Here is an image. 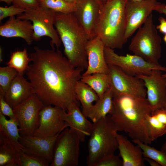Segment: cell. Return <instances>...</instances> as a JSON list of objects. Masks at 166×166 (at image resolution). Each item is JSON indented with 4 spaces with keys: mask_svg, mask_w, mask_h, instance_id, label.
Instances as JSON below:
<instances>
[{
    "mask_svg": "<svg viewBox=\"0 0 166 166\" xmlns=\"http://www.w3.org/2000/svg\"><path fill=\"white\" fill-rule=\"evenodd\" d=\"M161 150L166 156V137H165V141L161 148Z\"/></svg>",
    "mask_w": 166,
    "mask_h": 166,
    "instance_id": "cell-41",
    "label": "cell"
},
{
    "mask_svg": "<svg viewBox=\"0 0 166 166\" xmlns=\"http://www.w3.org/2000/svg\"><path fill=\"white\" fill-rule=\"evenodd\" d=\"M162 72L154 69L149 75L137 76L144 83L146 98L152 113L159 109H166V77L162 76Z\"/></svg>",
    "mask_w": 166,
    "mask_h": 166,
    "instance_id": "cell-14",
    "label": "cell"
},
{
    "mask_svg": "<svg viewBox=\"0 0 166 166\" xmlns=\"http://www.w3.org/2000/svg\"><path fill=\"white\" fill-rule=\"evenodd\" d=\"M120 157L114 154L107 156L98 160L93 166H123Z\"/></svg>",
    "mask_w": 166,
    "mask_h": 166,
    "instance_id": "cell-33",
    "label": "cell"
},
{
    "mask_svg": "<svg viewBox=\"0 0 166 166\" xmlns=\"http://www.w3.org/2000/svg\"><path fill=\"white\" fill-rule=\"evenodd\" d=\"M126 2L124 0H110L101 6L95 34L105 47L121 49L127 41L125 38Z\"/></svg>",
    "mask_w": 166,
    "mask_h": 166,
    "instance_id": "cell-4",
    "label": "cell"
},
{
    "mask_svg": "<svg viewBox=\"0 0 166 166\" xmlns=\"http://www.w3.org/2000/svg\"><path fill=\"white\" fill-rule=\"evenodd\" d=\"M54 26L63 45L66 57L75 67L86 69V47L90 39L73 13L56 12Z\"/></svg>",
    "mask_w": 166,
    "mask_h": 166,
    "instance_id": "cell-3",
    "label": "cell"
},
{
    "mask_svg": "<svg viewBox=\"0 0 166 166\" xmlns=\"http://www.w3.org/2000/svg\"><path fill=\"white\" fill-rule=\"evenodd\" d=\"M162 75L163 77H166V73L164 74H162Z\"/></svg>",
    "mask_w": 166,
    "mask_h": 166,
    "instance_id": "cell-48",
    "label": "cell"
},
{
    "mask_svg": "<svg viewBox=\"0 0 166 166\" xmlns=\"http://www.w3.org/2000/svg\"><path fill=\"white\" fill-rule=\"evenodd\" d=\"M147 126L148 135L152 142L166 134V124L152 114L147 118Z\"/></svg>",
    "mask_w": 166,
    "mask_h": 166,
    "instance_id": "cell-28",
    "label": "cell"
},
{
    "mask_svg": "<svg viewBox=\"0 0 166 166\" xmlns=\"http://www.w3.org/2000/svg\"><path fill=\"white\" fill-rule=\"evenodd\" d=\"M75 92L78 101L82 106V112L87 118L93 103L99 98L96 93L89 85L80 80L76 83Z\"/></svg>",
    "mask_w": 166,
    "mask_h": 166,
    "instance_id": "cell-23",
    "label": "cell"
},
{
    "mask_svg": "<svg viewBox=\"0 0 166 166\" xmlns=\"http://www.w3.org/2000/svg\"><path fill=\"white\" fill-rule=\"evenodd\" d=\"M124 0L125 1H140L146 0Z\"/></svg>",
    "mask_w": 166,
    "mask_h": 166,
    "instance_id": "cell-47",
    "label": "cell"
},
{
    "mask_svg": "<svg viewBox=\"0 0 166 166\" xmlns=\"http://www.w3.org/2000/svg\"><path fill=\"white\" fill-rule=\"evenodd\" d=\"M20 166H49V162L42 157L29 154L23 151L19 152Z\"/></svg>",
    "mask_w": 166,
    "mask_h": 166,
    "instance_id": "cell-32",
    "label": "cell"
},
{
    "mask_svg": "<svg viewBox=\"0 0 166 166\" xmlns=\"http://www.w3.org/2000/svg\"><path fill=\"white\" fill-rule=\"evenodd\" d=\"M65 112L57 106L44 105L39 113V126L33 136L42 138L52 137L69 127L63 118Z\"/></svg>",
    "mask_w": 166,
    "mask_h": 166,
    "instance_id": "cell-12",
    "label": "cell"
},
{
    "mask_svg": "<svg viewBox=\"0 0 166 166\" xmlns=\"http://www.w3.org/2000/svg\"><path fill=\"white\" fill-rule=\"evenodd\" d=\"M74 3L73 13L89 39L96 36L95 28L102 5L96 0H75Z\"/></svg>",
    "mask_w": 166,
    "mask_h": 166,
    "instance_id": "cell-15",
    "label": "cell"
},
{
    "mask_svg": "<svg viewBox=\"0 0 166 166\" xmlns=\"http://www.w3.org/2000/svg\"><path fill=\"white\" fill-rule=\"evenodd\" d=\"M158 20L160 24L156 26V28L159 30L160 32L165 34H166V19L160 16Z\"/></svg>",
    "mask_w": 166,
    "mask_h": 166,
    "instance_id": "cell-38",
    "label": "cell"
},
{
    "mask_svg": "<svg viewBox=\"0 0 166 166\" xmlns=\"http://www.w3.org/2000/svg\"><path fill=\"white\" fill-rule=\"evenodd\" d=\"M69 127L58 135L50 166H77L79 163L80 140Z\"/></svg>",
    "mask_w": 166,
    "mask_h": 166,
    "instance_id": "cell-9",
    "label": "cell"
},
{
    "mask_svg": "<svg viewBox=\"0 0 166 166\" xmlns=\"http://www.w3.org/2000/svg\"><path fill=\"white\" fill-rule=\"evenodd\" d=\"M34 49L26 75L44 105L57 106L66 112L72 103L80 105L75 86L84 69L75 67L58 49L35 46Z\"/></svg>",
    "mask_w": 166,
    "mask_h": 166,
    "instance_id": "cell-1",
    "label": "cell"
},
{
    "mask_svg": "<svg viewBox=\"0 0 166 166\" xmlns=\"http://www.w3.org/2000/svg\"><path fill=\"white\" fill-rule=\"evenodd\" d=\"M158 2L157 0L126 1L125 9L126 19L125 38L127 41L144 24L152 14L154 7Z\"/></svg>",
    "mask_w": 166,
    "mask_h": 166,
    "instance_id": "cell-13",
    "label": "cell"
},
{
    "mask_svg": "<svg viewBox=\"0 0 166 166\" xmlns=\"http://www.w3.org/2000/svg\"><path fill=\"white\" fill-rule=\"evenodd\" d=\"M116 137L123 166L145 165L142 150L138 145H134L127 137L118 133Z\"/></svg>",
    "mask_w": 166,
    "mask_h": 166,
    "instance_id": "cell-21",
    "label": "cell"
},
{
    "mask_svg": "<svg viewBox=\"0 0 166 166\" xmlns=\"http://www.w3.org/2000/svg\"><path fill=\"white\" fill-rule=\"evenodd\" d=\"M145 160L151 166H160V165L156 162L151 159L144 157Z\"/></svg>",
    "mask_w": 166,
    "mask_h": 166,
    "instance_id": "cell-40",
    "label": "cell"
},
{
    "mask_svg": "<svg viewBox=\"0 0 166 166\" xmlns=\"http://www.w3.org/2000/svg\"><path fill=\"white\" fill-rule=\"evenodd\" d=\"M59 134L47 138L20 136L19 142L24 148L23 151L24 152L44 158L50 164L53 160L54 147Z\"/></svg>",
    "mask_w": 166,
    "mask_h": 166,
    "instance_id": "cell-16",
    "label": "cell"
},
{
    "mask_svg": "<svg viewBox=\"0 0 166 166\" xmlns=\"http://www.w3.org/2000/svg\"><path fill=\"white\" fill-rule=\"evenodd\" d=\"M30 61L31 60L28 56L27 50L25 48L22 50L12 53L10 59L6 64L9 66L15 69L18 74L23 76L27 70Z\"/></svg>",
    "mask_w": 166,
    "mask_h": 166,
    "instance_id": "cell-27",
    "label": "cell"
},
{
    "mask_svg": "<svg viewBox=\"0 0 166 166\" xmlns=\"http://www.w3.org/2000/svg\"><path fill=\"white\" fill-rule=\"evenodd\" d=\"M41 6L64 13H73L75 10L74 3L64 0H39Z\"/></svg>",
    "mask_w": 166,
    "mask_h": 166,
    "instance_id": "cell-30",
    "label": "cell"
},
{
    "mask_svg": "<svg viewBox=\"0 0 166 166\" xmlns=\"http://www.w3.org/2000/svg\"><path fill=\"white\" fill-rule=\"evenodd\" d=\"M13 5L18 7L29 10L41 6L39 0H13Z\"/></svg>",
    "mask_w": 166,
    "mask_h": 166,
    "instance_id": "cell-36",
    "label": "cell"
},
{
    "mask_svg": "<svg viewBox=\"0 0 166 166\" xmlns=\"http://www.w3.org/2000/svg\"><path fill=\"white\" fill-rule=\"evenodd\" d=\"M104 48V44L98 36L89 40L86 47L88 66L82 75L95 73H107L108 65L105 57Z\"/></svg>",
    "mask_w": 166,
    "mask_h": 166,
    "instance_id": "cell-17",
    "label": "cell"
},
{
    "mask_svg": "<svg viewBox=\"0 0 166 166\" xmlns=\"http://www.w3.org/2000/svg\"><path fill=\"white\" fill-rule=\"evenodd\" d=\"M104 56L108 65L116 66L126 73L134 76L148 75L154 69L166 72V67L149 62L135 54L119 55L113 49L105 46Z\"/></svg>",
    "mask_w": 166,
    "mask_h": 166,
    "instance_id": "cell-8",
    "label": "cell"
},
{
    "mask_svg": "<svg viewBox=\"0 0 166 166\" xmlns=\"http://www.w3.org/2000/svg\"><path fill=\"white\" fill-rule=\"evenodd\" d=\"M19 125L18 122L10 119L7 120L0 113V135L7 138L19 152L23 151L24 148L19 142Z\"/></svg>",
    "mask_w": 166,
    "mask_h": 166,
    "instance_id": "cell-24",
    "label": "cell"
},
{
    "mask_svg": "<svg viewBox=\"0 0 166 166\" xmlns=\"http://www.w3.org/2000/svg\"><path fill=\"white\" fill-rule=\"evenodd\" d=\"M19 152L7 138L0 135V166H20Z\"/></svg>",
    "mask_w": 166,
    "mask_h": 166,
    "instance_id": "cell-25",
    "label": "cell"
},
{
    "mask_svg": "<svg viewBox=\"0 0 166 166\" xmlns=\"http://www.w3.org/2000/svg\"><path fill=\"white\" fill-rule=\"evenodd\" d=\"M152 111L146 98L126 94L113 97L109 114L117 132H124L132 140L147 144L152 142L148 134L147 119Z\"/></svg>",
    "mask_w": 166,
    "mask_h": 166,
    "instance_id": "cell-2",
    "label": "cell"
},
{
    "mask_svg": "<svg viewBox=\"0 0 166 166\" xmlns=\"http://www.w3.org/2000/svg\"><path fill=\"white\" fill-rule=\"evenodd\" d=\"M105 1H108V0H105Z\"/></svg>",
    "mask_w": 166,
    "mask_h": 166,
    "instance_id": "cell-49",
    "label": "cell"
},
{
    "mask_svg": "<svg viewBox=\"0 0 166 166\" xmlns=\"http://www.w3.org/2000/svg\"><path fill=\"white\" fill-rule=\"evenodd\" d=\"M80 80L89 85L99 98L110 88L109 79L107 73H95L91 75H82Z\"/></svg>",
    "mask_w": 166,
    "mask_h": 166,
    "instance_id": "cell-26",
    "label": "cell"
},
{
    "mask_svg": "<svg viewBox=\"0 0 166 166\" xmlns=\"http://www.w3.org/2000/svg\"><path fill=\"white\" fill-rule=\"evenodd\" d=\"M163 40L166 45V34H164L163 37Z\"/></svg>",
    "mask_w": 166,
    "mask_h": 166,
    "instance_id": "cell-46",
    "label": "cell"
},
{
    "mask_svg": "<svg viewBox=\"0 0 166 166\" xmlns=\"http://www.w3.org/2000/svg\"><path fill=\"white\" fill-rule=\"evenodd\" d=\"M26 10L14 5L9 7H0V21L7 17H12L15 15H20Z\"/></svg>",
    "mask_w": 166,
    "mask_h": 166,
    "instance_id": "cell-34",
    "label": "cell"
},
{
    "mask_svg": "<svg viewBox=\"0 0 166 166\" xmlns=\"http://www.w3.org/2000/svg\"><path fill=\"white\" fill-rule=\"evenodd\" d=\"M34 30L30 21L22 20L14 16L9 18L0 26V35L6 38L19 37L23 39L28 45L33 39Z\"/></svg>",
    "mask_w": 166,
    "mask_h": 166,
    "instance_id": "cell-18",
    "label": "cell"
},
{
    "mask_svg": "<svg viewBox=\"0 0 166 166\" xmlns=\"http://www.w3.org/2000/svg\"><path fill=\"white\" fill-rule=\"evenodd\" d=\"M96 0L101 5H102L106 1L105 0Z\"/></svg>",
    "mask_w": 166,
    "mask_h": 166,
    "instance_id": "cell-44",
    "label": "cell"
},
{
    "mask_svg": "<svg viewBox=\"0 0 166 166\" xmlns=\"http://www.w3.org/2000/svg\"><path fill=\"white\" fill-rule=\"evenodd\" d=\"M108 65L107 74L113 97L126 94L146 98V89L141 79L126 73L116 66Z\"/></svg>",
    "mask_w": 166,
    "mask_h": 166,
    "instance_id": "cell-11",
    "label": "cell"
},
{
    "mask_svg": "<svg viewBox=\"0 0 166 166\" xmlns=\"http://www.w3.org/2000/svg\"><path fill=\"white\" fill-rule=\"evenodd\" d=\"M44 105L34 93L13 108L20 136H33L39 126V113Z\"/></svg>",
    "mask_w": 166,
    "mask_h": 166,
    "instance_id": "cell-10",
    "label": "cell"
},
{
    "mask_svg": "<svg viewBox=\"0 0 166 166\" xmlns=\"http://www.w3.org/2000/svg\"><path fill=\"white\" fill-rule=\"evenodd\" d=\"M34 93L31 83L18 73L9 86L4 98L13 109Z\"/></svg>",
    "mask_w": 166,
    "mask_h": 166,
    "instance_id": "cell-20",
    "label": "cell"
},
{
    "mask_svg": "<svg viewBox=\"0 0 166 166\" xmlns=\"http://www.w3.org/2000/svg\"><path fill=\"white\" fill-rule=\"evenodd\" d=\"M164 14L166 16V4L158 2L154 8V10Z\"/></svg>",
    "mask_w": 166,
    "mask_h": 166,
    "instance_id": "cell-39",
    "label": "cell"
},
{
    "mask_svg": "<svg viewBox=\"0 0 166 166\" xmlns=\"http://www.w3.org/2000/svg\"><path fill=\"white\" fill-rule=\"evenodd\" d=\"M151 114L155 116L162 123L166 124V109H157L152 113Z\"/></svg>",
    "mask_w": 166,
    "mask_h": 166,
    "instance_id": "cell-37",
    "label": "cell"
},
{
    "mask_svg": "<svg viewBox=\"0 0 166 166\" xmlns=\"http://www.w3.org/2000/svg\"><path fill=\"white\" fill-rule=\"evenodd\" d=\"M3 61L2 57V48L0 47V61L2 62Z\"/></svg>",
    "mask_w": 166,
    "mask_h": 166,
    "instance_id": "cell-43",
    "label": "cell"
},
{
    "mask_svg": "<svg viewBox=\"0 0 166 166\" xmlns=\"http://www.w3.org/2000/svg\"><path fill=\"white\" fill-rule=\"evenodd\" d=\"M13 0H0V2H4L8 5H10L12 3Z\"/></svg>",
    "mask_w": 166,
    "mask_h": 166,
    "instance_id": "cell-42",
    "label": "cell"
},
{
    "mask_svg": "<svg viewBox=\"0 0 166 166\" xmlns=\"http://www.w3.org/2000/svg\"><path fill=\"white\" fill-rule=\"evenodd\" d=\"M18 73L15 69L8 65L0 67V95L4 96L10 84Z\"/></svg>",
    "mask_w": 166,
    "mask_h": 166,
    "instance_id": "cell-31",
    "label": "cell"
},
{
    "mask_svg": "<svg viewBox=\"0 0 166 166\" xmlns=\"http://www.w3.org/2000/svg\"><path fill=\"white\" fill-rule=\"evenodd\" d=\"M117 132L109 114L93 123L87 143L88 154L86 163L88 166H93L102 158L114 154L118 149L116 137Z\"/></svg>",
    "mask_w": 166,
    "mask_h": 166,
    "instance_id": "cell-5",
    "label": "cell"
},
{
    "mask_svg": "<svg viewBox=\"0 0 166 166\" xmlns=\"http://www.w3.org/2000/svg\"><path fill=\"white\" fill-rule=\"evenodd\" d=\"M161 41L151 14L131 39L128 49L134 54L147 61L159 65L162 52Z\"/></svg>",
    "mask_w": 166,
    "mask_h": 166,
    "instance_id": "cell-6",
    "label": "cell"
},
{
    "mask_svg": "<svg viewBox=\"0 0 166 166\" xmlns=\"http://www.w3.org/2000/svg\"><path fill=\"white\" fill-rule=\"evenodd\" d=\"M80 105L72 103L63 115V118L69 128L79 136L81 142H83L87 136H90L93 123L87 120L79 108Z\"/></svg>",
    "mask_w": 166,
    "mask_h": 166,
    "instance_id": "cell-19",
    "label": "cell"
},
{
    "mask_svg": "<svg viewBox=\"0 0 166 166\" xmlns=\"http://www.w3.org/2000/svg\"><path fill=\"white\" fill-rule=\"evenodd\" d=\"M132 141L140 148L144 157L152 159L160 166H166V156L161 150L156 149L138 140H132Z\"/></svg>",
    "mask_w": 166,
    "mask_h": 166,
    "instance_id": "cell-29",
    "label": "cell"
},
{
    "mask_svg": "<svg viewBox=\"0 0 166 166\" xmlns=\"http://www.w3.org/2000/svg\"><path fill=\"white\" fill-rule=\"evenodd\" d=\"M113 92L110 88L93 105L89 111L87 118L93 123L109 114L113 108Z\"/></svg>",
    "mask_w": 166,
    "mask_h": 166,
    "instance_id": "cell-22",
    "label": "cell"
},
{
    "mask_svg": "<svg viewBox=\"0 0 166 166\" xmlns=\"http://www.w3.org/2000/svg\"><path fill=\"white\" fill-rule=\"evenodd\" d=\"M0 113L18 122L13 108L6 101L4 96L2 95H0Z\"/></svg>",
    "mask_w": 166,
    "mask_h": 166,
    "instance_id": "cell-35",
    "label": "cell"
},
{
    "mask_svg": "<svg viewBox=\"0 0 166 166\" xmlns=\"http://www.w3.org/2000/svg\"><path fill=\"white\" fill-rule=\"evenodd\" d=\"M56 13L41 6L35 9L26 10L17 15V18L31 22L34 30V41H39L42 37L47 36L51 39L50 45L52 48L55 45L58 49L62 42L54 26Z\"/></svg>",
    "mask_w": 166,
    "mask_h": 166,
    "instance_id": "cell-7",
    "label": "cell"
},
{
    "mask_svg": "<svg viewBox=\"0 0 166 166\" xmlns=\"http://www.w3.org/2000/svg\"><path fill=\"white\" fill-rule=\"evenodd\" d=\"M64 0L68 2H69L70 3H74L75 2V0Z\"/></svg>",
    "mask_w": 166,
    "mask_h": 166,
    "instance_id": "cell-45",
    "label": "cell"
}]
</instances>
